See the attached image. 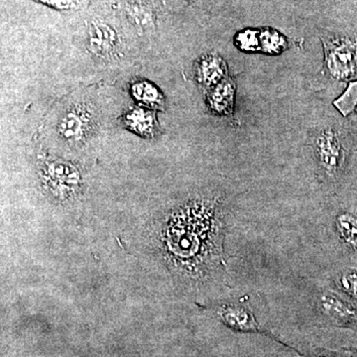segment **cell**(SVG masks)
Listing matches in <instances>:
<instances>
[{
  "label": "cell",
  "instance_id": "cell-20",
  "mask_svg": "<svg viewBox=\"0 0 357 357\" xmlns=\"http://www.w3.org/2000/svg\"><path fill=\"white\" fill-rule=\"evenodd\" d=\"M317 357H321V356H317Z\"/></svg>",
  "mask_w": 357,
  "mask_h": 357
},
{
  "label": "cell",
  "instance_id": "cell-16",
  "mask_svg": "<svg viewBox=\"0 0 357 357\" xmlns=\"http://www.w3.org/2000/svg\"><path fill=\"white\" fill-rule=\"evenodd\" d=\"M357 105V82L351 84L342 98L335 100V105L344 115L351 114Z\"/></svg>",
  "mask_w": 357,
  "mask_h": 357
},
{
  "label": "cell",
  "instance_id": "cell-18",
  "mask_svg": "<svg viewBox=\"0 0 357 357\" xmlns=\"http://www.w3.org/2000/svg\"><path fill=\"white\" fill-rule=\"evenodd\" d=\"M340 285L344 292L357 298V272H347L342 275L340 279Z\"/></svg>",
  "mask_w": 357,
  "mask_h": 357
},
{
  "label": "cell",
  "instance_id": "cell-6",
  "mask_svg": "<svg viewBox=\"0 0 357 357\" xmlns=\"http://www.w3.org/2000/svg\"><path fill=\"white\" fill-rule=\"evenodd\" d=\"M119 37L112 26L102 22H93L89 26L88 49L91 55L109 60L119 55Z\"/></svg>",
  "mask_w": 357,
  "mask_h": 357
},
{
  "label": "cell",
  "instance_id": "cell-8",
  "mask_svg": "<svg viewBox=\"0 0 357 357\" xmlns=\"http://www.w3.org/2000/svg\"><path fill=\"white\" fill-rule=\"evenodd\" d=\"M227 68L225 61L215 54H208L199 59L195 66V77L199 84L213 89L227 77Z\"/></svg>",
  "mask_w": 357,
  "mask_h": 357
},
{
  "label": "cell",
  "instance_id": "cell-1",
  "mask_svg": "<svg viewBox=\"0 0 357 357\" xmlns=\"http://www.w3.org/2000/svg\"><path fill=\"white\" fill-rule=\"evenodd\" d=\"M218 204L199 199L192 201L178 211L176 217L181 225H176L173 236H178L172 243L173 253L181 261H187L197 268L199 261H204L213 252V245H218Z\"/></svg>",
  "mask_w": 357,
  "mask_h": 357
},
{
  "label": "cell",
  "instance_id": "cell-5",
  "mask_svg": "<svg viewBox=\"0 0 357 357\" xmlns=\"http://www.w3.org/2000/svg\"><path fill=\"white\" fill-rule=\"evenodd\" d=\"M314 149L324 172L328 177L337 176L344 162V147L337 131L324 128L314 137Z\"/></svg>",
  "mask_w": 357,
  "mask_h": 357
},
{
  "label": "cell",
  "instance_id": "cell-3",
  "mask_svg": "<svg viewBox=\"0 0 357 357\" xmlns=\"http://www.w3.org/2000/svg\"><path fill=\"white\" fill-rule=\"evenodd\" d=\"M96 121L91 105L84 102L70 105L59 117V135L68 142H83L95 131Z\"/></svg>",
  "mask_w": 357,
  "mask_h": 357
},
{
  "label": "cell",
  "instance_id": "cell-14",
  "mask_svg": "<svg viewBox=\"0 0 357 357\" xmlns=\"http://www.w3.org/2000/svg\"><path fill=\"white\" fill-rule=\"evenodd\" d=\"M337 227L344 243L357 248V217L351 213H342L337 218Z\"/></svg>",
  "mask_w": 357,
  "mask_h": 357
},
{
  "label": "cell",
  "instance_id": "cell-10",
  "mask_svg": "<svg viewBox=\"0 0 357 357\" xmlns=\"http://www.w3.org/2000/svg\"><path fill=\"white\" fill-rule=\"evenodd\" d=\"M130 93L136 102L147 109L160 110L163 109L165 105L163 93L154 84L145 79L134 81L130 86Z\"/></svg>",
  "mask_w": 357,
  "mask_h": 357
},
{
  "label": "cell",
  "instance_id": "cell-12",
  "mask_svg": "<svg viewBox=\"0 0 357 357\" xmlns=\"http://www.w3.org/2000/svg\"><path fill=\"white\" fill-rule=\"evenodd\" d=\"M126 13L129 20L136 27L143 31L153 29L155 11L147 0H130L126 6Z\"/></svg>",
  "mask_w": 357,
  "mask_h": 357
},
{
  "label": "cell",
  "instance_id": "cell-9",
  "mask_svg": "<svg viewBox=\"0 0 357 357\" xmlns=\"http://www.w3.org/2000/svg\"><path fill=\"white\" fill-rule=\"evenodd\" d=\"M236 98V84L230 77H225L217 86L210 89L208 96V107L218 115H229L234 112Z\"/></svg>",
  "mask_w": 357,
  "mask_h": 357
},
{
  "label": "cell",
  "instance_id": "cell-4",
  "mask_svg": "<svg viewBox=\"0 0 357 357\" xmlns=\"http://www.w3.org/2000/svg\"><path fill=\"white\" fill-rule=\"evenodd\" d=\"M325 67L331 76L347 79L357 76V44L349 40L325 42Z\"/></svg>",
  "mask_w": 357,
  "mask_h": 357
},
{
  "label": "cell",
  "instance_id": "cell-19",
  "mask_svg": "<svg viewBox=\"0 0 357 357\" xmlns=\"http://www.w3.org/2000/svg\"><path fill=\"white\" fill-rule=\"evenodd\" d=\"M45 6L53 7L59 10H68L77 6V0H37Z\"/></svg>",
  "mask_w": 357,
  "mask_h": 357
},
{
  "label": "cell",
  "instance_id": "cell-13",
  "mask_svg": "<svg viewBox=\"0 0 357 357\" xmlns=\"http://www.w3.org/2000/svg\"><path fill=\"white\" fill-rule=\"evenodd\" d=\"M222 317L227 325L236 330L256 331L258 328L252 314L243 307L225 306L222 309Z\"/></svg>",
  "mask_w": 357,
  "mask_h": 357
},
{
  "label": "cell",
  "instance_id": "cell-17",
  "mask_svg": "<svg viewBox=\"0 0 357 357\" xmlns=\"http://www.w3.org/2000/svg\"><path fill=\"white\" fill-rule=\"evenodd\" d=\"M236 44L243 51L255 52L259 50L261 48L260 47L259 33L255 31L239 33L236 38Z\"/></svg>",
  "mask_w": 357,
  "mask_h": 357
},
{
  "label": "cell",
  "instance_id": "cell-7",
  "mask_svg": "<svg viewBox=\"0 0 357 357\" xmlns=\"http://www.w3.org/2000/svg\"><path fill=\"white\" fill-rule=\"evenodd\" d=\"M124 128L140 137L151 139L158 133V121L155 110L144 107L129 109L122 117Z\"/></svg>",
  "mask_w": 357,
  "mask_h": 357
},
{
  "label": "cell",
  "instance_id": "cell-2",
  "mask_svg": "<svg viewBox=\"0 0 357 357\" xmlns=\"http://www.w3.org/2000/svg\"><path fill=\"white\" fill-rule=\"evenodd\" d=\"M42 182L45 190L59 199L76 196L82 187L81 173L68 162L48 161L42 167Z\"/></svg>",
  "mask_w": 357,
  "mask_h": 357
},
{
  "label": "cell",
  "instance_id": "cell-11",
  "mask_svg": "<svg viewBox=\"0 0 357 357\" xmlns=\"http://www.w3.org/2000/svg\"><path fill=\"white\" fill-rule=\"evenodd\" d=\"M319 306L326 316L340 325H351L357 319L354 307L345 304L344 301L338 299L332 294L324 295L319 300Z\"/></svg>",
  "mask_w": 357,
  "mask_h": 357
},
{
  "label": "cell",
  "instance_id": "cell-15",
  "mask_svg": "<svg viewBox=\"0 0 357 357\" xmlns=\"http://www.w3.org/2000/svg\"><path fill=\"white\" fill-rule=\"evenodd\" d=\"M287 42L278 33L265 31L260 34V47L268 54H280L285 50Z\"/></svg>",
  "mask_w": 357,
  "mask_h": 357
}]
</instances>
